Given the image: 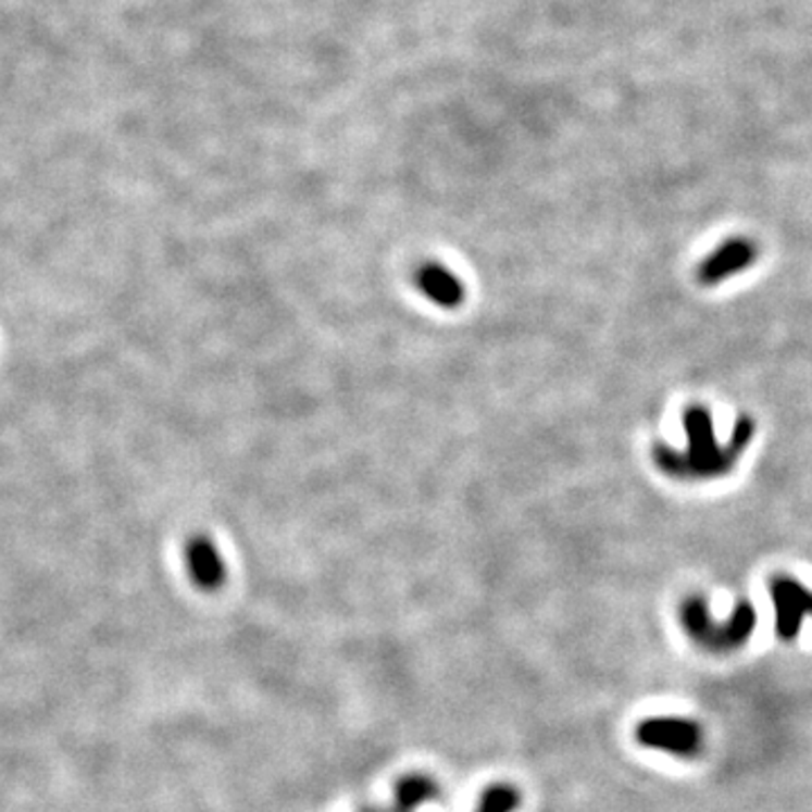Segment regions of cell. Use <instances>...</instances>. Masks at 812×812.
<instances>
[{"label":"cell","mask_w":812,"mask_h":812,"mask_svg":"<svg viewBox=\"0 0 812 812\" xmlns=\"http://www.w3.org/2000/svg\"><path fill=\"white\" fill-rule=\"evenodd\" d=\"M637 738L644 747L682 759H694L702 751V729L686 717H648L637 727Z\"/></svg>","instance_id":"3957f363"},{"label":"cell","mask_w":812,"mask_h":812,"mask_svg":"<svg viewBox=\"0 0 812 812\" xmlns=\"http://www.w3.org/2000/svg\"><path fill=\"white\" fill-rule=\"evenodd\" d=\"M770 596L776 614V635L784 641L797 639L801 623L808 616L812 619V591L790 576H774Z\"/></svg>","instance_id":"277c9868"},{"label":"cell","mask_w":812,"mask_h":812,"mask_svg":"<svg viewBox=\"0 0 812 812\" xmlns=\"http://www.w3.org/2000/svg\"><path fill=\"white\" fill-rule=\"evenodd\" d=\"M679 621L686 635L709 652H734L754 632L757 612L749 603L736 605L727 621H713L702 596L686 598L679 608Z\"/></svg>","instance_id":"7a4b0ae2"},{"label":"cell","mask_w":812,"mask_h":812,"mask_svg":"<svg viewBox=\"0 0 812 812\" xmlns=\"http://www.w3.org/2000/svg\"><path fill=\"white\" fill-rule=\"evenodd\" d=\"M415 285L420 293L427 296L432 303L445 310H454L465 300V287L461 278L454 271H449L445 264L438 262L420 266L415 274Z\"/></svg>","instance_id":"8992f818"},{"label":"cell","mask_w":812,"mask_h":812,"mask_svg":"<svg viewBox=\"0 0 812 812\" xmlns=\"http://www.w3.org/2000/svg\"><path fill=\"white\" fill-rule=\"evenodd\" d=\"M440 788L436 780L427 774H409L398 780L396 786V810L398 812H413L420 805H425L438 799Z\"/></svg>","instance_id":"ba28073f"},{"label":"cell","mask_w":812,"mask_h":812,"mask_svg":"<svg viewBox=\"0 0 812 812\" xmlns=\"http://www.w3.org/2000/svg\"><path fill=\"white\" fill-rule=\"evenodd\" d=\"M684 429L688 438L686 449L657 445L652 449L654 465L679 480H702L729 474L745 454L747 445L754 438V420L740 415L727 447H720L713 429L711 411L704 407H690L684 411Z\"/></svg>","instance_id":"6da1fadb"},{"label":"cell","mask_w":812,"mask_h":812,"mask_svg":"<svg viewBox=\"0 0 812 812\" xmlns=\"http://www.w3.org/2000/svg\"><path fill=\"white\" fill-rule=\"evenodd\" d=\"M759 247L747 237H734L729 242L720 245L700 266L698 280L702 285H717L736 274H742L759 260Z\"/></svg>","instance_id":"5b68a950"},{"label":"cell","mask_w":812,"mask_h":812,"mask_svg":"<svg viewBox=\"0 0 812 812\" xmlns=\"http://www.w3.org/2000/svg\"><path fill=\"white\" fill-rule=\"evenodd\" d=\"M361 812H382V810H377V808H364Z\"/></svg>","instance_id":"30bf717a"},{"label":"cell","mask_w":812,"mask_h":812,"mask_svg":"<svg viewBox=\"0 0 812 812\" xmlns=\"http://www.w3.org/2000/svg\"><path fill=\"white\" fill-rule=\"evenodd\" d=\"M186 560H188L190 578L199 589L215 591L224 585L226 562L220 549L215 547V541L210 537H195L188 545Z\"/></svg>","instance_id":"52a82bcc"},{"label":"cell","mask_w":812,"mask_h":812,"mask_svg":"<svg viewBox=\"0 0 812 812\" xmlns=\"http://www.w3.org/2000/svg\"><path fill=\"white\" fill-rule=\"evenodd\" d=\"M393 812H398V810H393Z\"/></svg>","instance_id":"8fae6325"},{"label":"cell","mask_w":812,"mask_h":812,"mask_svg":"<svg viewBox=\"0 0 812 812\" xmlns=\"http://www.w3.org/2000/svg\"><path fill=\"white\" fill-rule=\"evenodd\" d=\"M522 803L520 790L508 784H495L480 795L476 812H515Z\"/></svg>","instance_id":"9c48e42d"}]
</instances>
